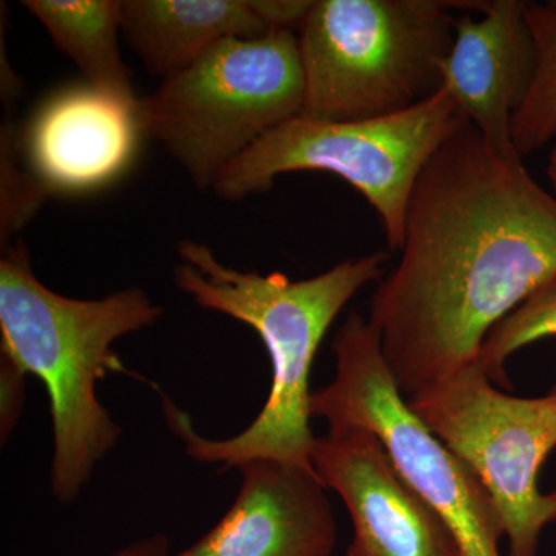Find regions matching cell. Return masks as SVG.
<instances>
[{
	"instance_id": "6da1fadb",
	"label": "cell",
	"mask_w": 556,
	"mask_h": 556,
	"mask_svg": "<svg viewBox=\"0 0 556 556\" xmlns=\"http://www.w3.org/2000/svg\"><path fill=\"white\" fill-rule=\"evenodd\" d=\"M556 281V197L470 123L417 179L396 268L368 321L405 399L478 362L486 336Z\"/></svg>"
},
{
	"instance_id": "7a4b0ae2",
	"label": "cell",
	"mask_w": 556,
	"mask_h": 556,
	"mask_svg": "<svg viewBox=\"0 0 556 556\" xmlns=\"http://www.w3.org/2000/svg\"><path fill=\"white\" fill-rule=\"evenodd\" d=\"M175 285L204 309L243 321L268 351L273 383L265 405L240 433L203 437L192 417L164 397L167 424L201 464L239 468L252 460H278L313 468L311 369L340 311L362 288L379 281L390 254L372 252L339 263L320 276L291 280L283 273H243L223 265L212 249L193 240L178 244Z\"/></svg>"
},
{
	"instance_id": "3957f363",
	"label": "cell",
	"mask_w": 556,
	"mask_h": 556,
	"mask_svg": "<svg viewBox=\"0 0 556 556\" xmlns=\"http://www.w3.org/2000/svg\"><path fill=\"white\" fill-rule=\"evenodd\" d=\"M163 308L142 289L72 299L47 288L24 244L0 260V353L46 386L53 426L51 493L72 504L116 447L121 428L98 397V382L123 371L113 345L152 327Z\"/></svg>"
},
{
	"instance_id": "277c9868",
	"label": "cell",
	"mask_w": 556,
	"mask_h": 556,
	"mask_svg": "<svg viewBox=\"0 0 556 556\" xmlns=\"http://www.w3.org/2000/svg\"><path fill=\"white\" fill-rule=\"evenodd\" d=\"M484 5L479 0H317L299 30L305 78L300 115L371 119L433 97L455 42L450 10Z\"/></svg>"
},
{
	"instance_id": "5b68a950",
	"label": "cell",
	"mask_w": 556,
	"mask_h": 556,
	"mask_svg": "<svg viewBox=\"0 0 556 556\" xmlns=\"http://www.w3.org/2000/svg\"><path fill=\"white\" fill-rule=\"evenodd\" d=\"M299 38L273 31L230 38L139 100V129L155 139L200 189L258 139L302 113Z\"/></svg>"
},
{
	"instance_id": "8992f818",
	"label": "cell",
	"mask_w": 556,
	"mask_h": 556,
	"mask_svg": "<svg viewBox=\"0 0 556 556\" xmlns=\"http://www.w3.org/2000/svg\"><path fill=\"white\" fill-rule=\"evenodd\" d=\"M467 123L442 89L413 108L379 118L321 121L299 115L258 139L223 170L212 190L218 199L240 201L269 192L278 175L329 172L375 207L388 248L399 252L417 179Z\"/></svg>"
},
{
	"instance_id": "52a82bcc",
	"label": "cell",
	"mask_w": 556,
	"mask_h": 556,
	"mask_svg": "<svg viewBox=\"0 0 556 556\" xmlns=\"http://www.w3.org/2000/svg\"><path fill=\"white\" fill-rule=\"evenodd\" d=\"M332 351L336 376L313 391L311 416L325 420L328 431L356 427L375 433L401 477L448 527L460 556H501L506 530L492 496L409 408L368 318L348 314Z\"/></svg>"
},
{
	"instance_id": "ba28073f",
	"label": "cell",
	"mask_w": 556,
	"mask_h": 556,
	"mask_svg": "<svg viewBox=\"0 0 556 556\" xmlns=\"http://www.w3.org/2000/svg\"><path fill=\"white\" fill-rule=\"evenodd\" d=\"M409 408L475 471L503 519L508 556H536L541 535L556 522V490L538 479L556 448L551 397L511 396L478 362L407 399Z\"/></svg>"
},
{
	"instance_id": "9c48e42d",
	"label": "cell",
	"mask_w": 556,
	"mask_h": 556,
	"mask_svg": "<svg viewBox=\"0 0 556 556\" xmlns=\"http://www.w3.org/2000/svg\"><path fill=\"white\" fill-rule=\"evenodd\" d=\"M311 464L350 514L346 556H460L448 527L401 477L371 431H328L316 438Z\"/></svg>"
},
{
	"instance_id": "30bf717a",
	"label": "cell",
	"mask_w": 556,
	"mask_h": 556,
	"mask_svg": "<svg viewBox=\"0 0 556 556\" xmlns=\"http://www.w3.org/2000/svg\"><path fill=\"white\" fill-rule=\"evenodd\" d=\"M239 495L217 525L167 556H332L338 522L314 468L252 460L237 468Z\"/></svg>"
},
{
	"instance_id": "8fae6325",
	"label": "cell",
	"mask_w": 556,
	"mask_h": 556,
	"mask_svg": "<svg viewBox=\"0 0 556 556\" xmlns=\"http://www.w3.org/2000/svg\"><path fill=\"white\" fill-rule=\"evenodd\" d=\"M526 10L522 0H490L479 20L455 17V42L442 70L441 89L504 156H519L511 123L536 75V43Z\"/></svg>"
},
{
	"instance_id": "7c38bea8",
	"label": "cell",
	"mask_w": 556,
	"mask_h": 556,
	"mask_svg": "<svg viewBox=\"0 0 556 556\" xmlns=\"http://www.w3.org/2000/svg\"><path fill=\"white\" fill-rule=\"evenodd\" d=\"M138 102L84 84L43 102L21 146L31 177L47 192L101 188L129 166L137 149Z\"/></svg>"
},
{
	"instance_id": "4fadbf2b",
	"label": "cell",
	"mask_w": 556,
	"mask_h": 556,
	"mask_svg": "<svg viewBox=\"0 0 556 556\" xmlns=\"http://www.w3.org/2000/svg\"><path fill=\"white\" fill-rule=\"evenodd\" d=\"M121 35L150 73L167 79L222 40L269 35L248 0H123Z\"/></svg>"
},
{
	"instance_id": "5bb4252c",
	"label": "cell",
	"mask_w": 556,
	"mask_h": 556,
	"mask_svg": "<svg viewBox=\"0 0 556 556\" xmlns=\"http://www.w3.org/2000/svg\"><path fill=\"white\" fill-rule=\"evenodd\" d=\"M78 65L86 84L138 102L121 58V5L116 0H25L22 2Z\"/></svg>"
},
{
	"instance_id": "9a60e30c",
	"label": "cell",
	"mask_w": 556,
	"mask_h": 556,
	"mask_svg": "<svg viewBox=\"0 0 556 556\" xmlns=\"http://www.w3.org/2000/svg\"><path fill=\"white\" fill-rule=\"evenodd\" d=\"M526 14L538 65L532 90L511 123V141L521 159L556 138V10L548 2H527Z\"/></svg>"
},
{
	"instance_id": "2e32d148",
	"label": "cell",
	"mask_w": 556,
	"mask_h": 556,
	"mask_svg": "<svg viewBox=\"0 0 556 556\" xmlns=\"http://www.w3.org/2000/svg\"><path fill=\"white\" fill-rule=\"evenodd\" d=\"M547 338H556V281L538 289L490 331L479 351V367L495 386L508 387V357Z\"/></svg>"
},
{
	"instance_id": "e0dca14e",
	"label": "cell",
	"mask_w": 556,
	"mask_h": 556,
	"mask_svg": "<svg viewBox=\"0 0 556 556\" xmlns=\"http://www.w3.org/2000/svg\"><path fill=\"white\" fill-rule=\"evenodd\" d=\"M10 109V105H5ZM13 116L7 110L2 126V193H0V232L2 241H10L14 233L20 232L25 225L38 212L40 204L47 197V190L42 188L35 177H28L22 172L20 164V130H14Z\"/></svg>"
},
{
	"instance_id": "ac0fdd59",
	"label": "cell",
	"mask_w": 556,
	"mask_h": 556,
	"mask_svg": "<svg viewBox=\"0 0 556 556\" xmlns=\"http://www.w3.org/2000/svg\"><path fill=\"white\" fill-rule=\"evenodd\" d=\"M27 372L0 353V441H9L20 424L25 405Z\"/></svg>"
},
{
	"instance_id": "d6986e66",
	"label": "cell",
	"mask_w": 556,
	"mask_h": 556,
	"mask_svg": "<svg viewBox=\"0 0 556 556\" xmlns=\"http://www.w3.org/2000/svg\"><path fill=\"white\" fill-rule=\"evenodd\" d=\"M249 3L269 31L300 30L314 7V0H249Z\"/></svg>"
},
{
	"instance_id": "ffe728a7",
	"label": "cell",
	"mask_w": 556,
	"mask_h": 556,
	"mask_svg": "<svg viewBox=\"0 0 556 556\" xmlns=\"http://www.w3.org/2000/svg\"><path fill=\"white\" fill-rule=\"evenodd\" d=\"M170 554L169 538L163 533H155L148 538L134 541L126 547L119 548L109 556H167Z\"/></svg>"
},
{
	"instance_id": "44dd1931",
	"label": "cell",
	"mask_w": 556,
	"mask_h": 556,
	"mask_svg": "<svg viewBox=\"0 0 556 556\" xmlns=\"http://www.w3.org/2000/svg\"><path fill=\"white\" fill-rule=\"evenodd\" d=\"M547 177L548 181H551L552 189H554V195L556 197V144L554 149H552L551 155H548Z\"/></svg>"
},
{
	"instance_id": "7402d4cb",
	"label": "cell",
	"mask_w": 556,
	"mask_h": 556,
	"mask_svg": "<svg viewBox=\"0 0 556 556\" xmlns=\"http://www.w3.org/2000/svg\"><path fill=\"white\" fill-rule=\"evenodd\" d=\"M547 396L551 397L552 401H554L556 404V386L552 388L551 393H548Z\"/></svg>"
}]
</instances>
